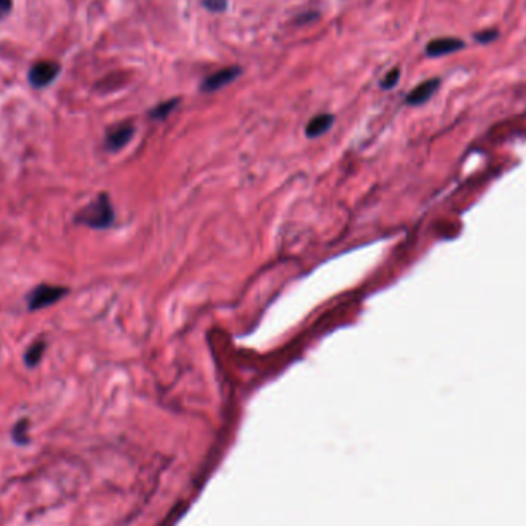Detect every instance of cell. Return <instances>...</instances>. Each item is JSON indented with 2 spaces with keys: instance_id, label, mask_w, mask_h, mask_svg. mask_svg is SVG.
Returning <instances> with one entry per match:
<instances>
[{
  "instance_id": "1",
  "label": "cell",
  "mask_w": 526,
  "mask_h": 526,
  "mask_svg": "<svg viewBox=\"0 0 526 526\" xmlns=\"http://www.w3.org/2000/svg\"><path fill=\"white\" fill-rule=\"evenodd\" d=\"M76 222L85 226L95 228V230L110 228L114 222V209L108 196L100 194L90 205L82 208L76 216Z\"/></svg>"
},
{
  "instance_id": "2",
  "label": "cell",
  "mask_w": 526,
  "mask_h": 526,
  "mask_svg": "<svg viewBox=\"0 0 526 526\" xmlns=\"http://www.w3.org/2000/svg\"><path fill=\"white\" fill-rule=\"evenodd\" d=\"M69 293L66 286L59 285H39L31 289V293L26 297L30 311H39L62 300L64 297Z\"/></svg>"
},
{
  "instance_id": "3",
  "label": "cell",
  "mask_w": 526,
  "mask_h": 526,
  "mask_svg": "<svg viewBox=\"0 0 526 526\" xmlns=\"http://www.w3.org/2000/svg\"><path fill=\"white\" fill-rule=\"evenodd\" d=\"M242 74V68L240 66H228V68H223L221 69V71H217L211 76H208L204 82H201L200 85V90L205 91V93H213V91H217L221 90V88L230 85L231 82H234L235 78H238L239 76Z\"/></svg>"
},
{
  "instance_id": "4",
  "label": "cell",
  "mask_w": 526,
  "mask_h": 526,
  "mask_svg": "<svg viewBox=\"0 0 526 526\" xmlns=\"http://www.w3.org/2000/svg\"><path fill=\"white\" fill-rule=\"evenodd\" d=\"M60 73V66L56 62H39L30 69V83L34 88L48 86Z\"/></svg>"
},
{
  "instance_id": "5",
  "label": "cell",
  "mask_w": 526,
  "mask_h": 526,
  "mask_svg": "<svg viewBox=\"0 0 526 526\" xmlns=\"http://www.w3.org/2000/svg\"><path fill=\"white\" fill-rule=\"evenodd\" d=\"M464 48V42L459 37H438L428 42L426 56L429 57H442L452 54V52L462 51Z\"/></svg>"
},
{
  "instance_id": "6",
  "label": "cell",
  "mask_w": 526,
  "mask_h": 526,
  "mask_svg": "<svg viewBox=\"0 0 526 526\" xmlns=\"http://www.w3.org/2000/svg\"><path fill=\"white\" fill-rule=\"evenodd\" d=\"M134 136V127L131 124H122L111 128L105 137V148L108 151H119Z\"/></svg>"
},
{
  "instance_id": "7",
  "label": "cell",
  "mask_w": 526,
  "mask_h": 526,
  "mask_svg": "<svg viewBox=\"0 0 526 526\" xmlns=\"http://www.w3.org/2000/svg\"><path fill=\"white\" fill-rule=\"evenodd\" d=\"M440 86V78H429L420 85H417L413 91L407 95L408 105H422L428 102L436 94V91Z\"/></svg>"
},
{
  "instance_id": "8",
  "label": "cell",
  "mask_w": 526,
  "mask_h": 526,
  "mask_svg": "<svg viewBox=\"0 0 526 526\" xmlns=\"http://www.w3.org/2000/svg\"><path fill=\"white\" fill-rule=\"evenodd\" d=\"M332 124H334V116H332V114H319V116L312 117L308 122L305 133L310 139L319 137L322 134H325L327 131H329Z\"/></svg>"
},
{
  "instance_id": "9",
  "label": "cell",
  "mask_w": 526,
  "mask_h": 526,
  "mask_svg": "<svg viewBox=\"0 0 526 526\" xmlns=\"http://www.w3.org/2000/svg\"><path fill=\"white\" fill-rule=\"evenodd\" d=\"M45 349H47L45 340H36L34 344H31L30 348L26 349L25 356H23L25 365L30 366V368H34L36 365H39V362L42 361V357H43V353H45Z\"/></svg>"
},
{
  "instance_id": "10",
  "label": "cell",
  "mask_w": 526,
  "mask_h": 526,
  "mask_svg": "<svg viewBox=\"0 0 526 526\" xmlns=\"http://www.w3.org/2000/svg\"><path fill=\"white\" fill-rule=\"evenodd\" d=\"M179 105V99H171V100H166L160 105H157V107L154 110H151L150 112V117L154 119V120H163L170 116V114L175 110V107Z\"/></svg>"
},
{
  "instance_id": "11",
  "label": "cell",
  "mask_w": 526,
  "mask_h": 526,
  "mask_svg": "<svg viewBox=\"0 0 526 526\" xmlns=\"http://www.w3.org/2000/svg\"><path fill=\"white\" fill-rule=\"evenodd\" d=\"M26 434H28V420L23 419L13 429V437L17 443H26Z\"/></svg>"
},
{
  "instance_id": "12",
  "label": "cell",
  "mask_w": 526,
  "mask_h": 526,
  "mask_svg": "<svg viewBox=\"0 0 526 526\" xmlns=\"http://www.w3.org/2000/svg\"><path fill=\"white\" fill-rule=\"evenodd\" d=\"M400 78V69L399 68H394L392 71H390L387 76H385V78L382 81V88L383 90H391V88H394L397 85Z\"/></svg>"
},
{
  "instance_id": "13",
  "label": "cell",
  "mask_w": 526,
  "mask_h": 526,
  "mask_svg": "<svg viewBox=\"0 0 526 526\" xmlns=\"http://www.w3.org/2000/svg\"><path fill=\"white\" fill-rule=\"evenodd\" d=\"M201 4L211 13H223L228 8V0H204Z\"/></svg>"
},
{
  "instance_id": "14",
  "label": "cell",
  "mask_w": 526,
  "mask_h": 526,
  "mask_svg": "<svg viewBox=\"0 0 526 526\" xmlns=\"http://www.w3.org/2000/svg\"><path fill=\"white\" fill-rule=\"evenodd\" d=\"M497 37H498V31L494 30V28H488V30H484V31L474 34V39L480 43L494 42Z\"/></svg>"
},
{
  "instance_id": "15",
  "label": "cell",
  "mask_w": 526,
  "mask_h": 526,
  "mask_svg": "<svg viewBox=\"0 0 526 526\" xmlns=\"http://www.w3.org/2000/svg\"><path fill=\"white\" fill-rule=\"evenodd\" d=\"M319 17L317 13H306V14H300L299 17H297L296 22L297 23H310L312 21H315Z\"/></svg>"
},
{
  "instance_id": "16",
  "label": "cell",
  "mask_w": 526,
  "mask_h": 526,
  "mask_svg": "<svg viewBox=\"0 0 526 526\" xmlns=\"http://www.w3.org/2000/svg\"><path fill=\"white\" fill-rule=\"evenodd\" d=\"M11 10V0H0V19Z\"/></svg>"
}]
</instances>
